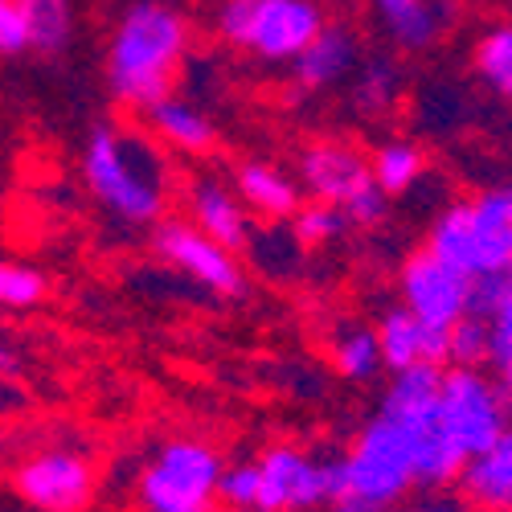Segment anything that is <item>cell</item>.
I'll use <instances>...</instances> for the list:
<instances>
[{"label":"cell","mask_w":512,"mask_h":512,"mask_svg":"<svg viewBox=\"0 0 512 512\" xmlns=\"http://www.w3.org/2000/svg\"><path fill=\"white\" fill-rule=\"evenodd\" d=\"M488 328H492V357H488V369L496 373V369L512 365V304L500 308V312L488 320Z\"/></svg>","instance_id":"4dcf8cb0"},{"label":"cell","mask_w":512,"mask_h":512,"mask_svg":"<svg viewBox=\"0 0 512 512\" xmlns=\"http://www.w3.org/2000/svg\"><path fill=\"white\" fill-rule=\"evenodd\" d=\"M472 66L496 99H512V21H496L476 37Z\"/></svg>","instance_id":"d4e9b609"},{"label":"cell","mask_w":512,"mask_h":512,"mask_svg":"<svg viewBox=\"0 0 512 512\" xmlns=\"http://www.w3.org/2000/svg\"><path fill=\"white\" fill-rule=\"evenodd\" d=\"M234 189L246 201V209L259 213L263 222H291L295 209L304 205L300 177H291L287 168L271 160H242L234 168Z\"/></svg>","instance_id":"ffe728a7"},{"label":"cell","mask_w":512,"mask_h":512,"mask_svg":"<svg viewBox=\"0 0 512 512\" xmlns=\"http://www.w3.org/2000/svg\"><path fill=\"white\" fill-rule=\"evenodd\" d=\"M345 467H349V496L361 500L369 512H386L418 488L410 435L386 414H373L353 435L345 451Z\"/></svg>","instance_id":"8992f818"},{"label":"cell","mask_w":512,"mask_h":512,"mask_svg":"<svg viewBox=\"0 0 512 512\" xmlns=\"http://www.w3.org/2000/svg\"><path fill=\"white\" fill-rule=\"evenodd\" d=\"M373 164V181L386 189L390 197H406L422 177H426V152L406 140V136H390V140H381L369 156Z\"/></svg>","instance_id":"7402d4cb"},{"label":"cell","mask_w":512,"mask_h":512,"mask_svg":"<svg viewBox=\"0 0 512 512\" xmlns=\"http://www.w3.org/2000/svg\"><path fill=\"white\" fill-rule=\"evenodd\" d=\"M369 13L398 50L422 54L455 25V0H369Z\"/></svg>","instance_id":"9a60e30c"},{"label":"cell","mask_w":512,"mask_h":512,"mask_svg":"<svg viewBox=\"0 0 512 512\" xmlns=\"http://www.w3.org/2000/svg\"><path fill=\"white\" fill-rule=\"evenodd\" d=\"M386 213H390V193L381 189L377 181H373V185H365V189L345 205V218H349L353 226H361V230L381 226V222H386Z\"/></svg>","instance_id":"f546056e"},{"label":"cell","mask_w":512,"mask_h":512,"mask_svg":"<svg viewBox=\"0 0 512 512\" xmlns=\"http://www.w3.org/2000/svg\"><path fill=\"white\" fill-rule=\"evenodd\" d=\"M304 193L345 209L365 185H373V164L353 140H312L295 164Z\"/></svg>","instance_id":"7c38bea8"},{"label":"cell","mask_w":512,"mask_h":512,"mask_svg":"<svg viewBox=\"0 0 512 512\" xmlns=\"http://www.w3.org/2000/svg\"><path fill=\"white\" fill-rule=\"evenodd\" d=\"M168 148L123 123H95L82 144V181L91 197L123 226H156L173 201Z\"/></svg>","instance_id":"7a4b0ae2"},{"label":"cell","mask_w":512,"mask_h":512,"mask_svg":"<svg viewBox=\"0 0 512 512\" xmlns=\"http://www.w3.org/2000/svg\"><path fill=\"white\" fill-rule=\"evenodd\" d=\"M25 373V353L13 345V340L5 336V332H0V377H21Z\"/></svg>","instance_id":"d6a6232c"},{"label":"cell","mask_w":512,"mask_h":512,"mask_svg":"<svg viewBox=\"0 0 512 512\" xmlns=\"http://www.w3.org/2000/svg\"><path fill=\"white\" fill-rule=\"evenodd\" d=\"M267 512H324L332 500L349 496V467L340 455H308L291 443H275L259 455Z\"/></svg>","instance_id":"52a82bcc"},{"label":"cell","mask_w":512,"mask_h":512,"mask_svg":"<svg viewBox=\"0 0 512 512\" xmlns=\"http://www.w3.org/2000/svg\"><path fill=\"white\" fill-rule=\"evenodd\" d=\"M324 25L328 13L320 0H218V13H213V33L226 46L271 66L295 62Z\"/></svg>","instance_id":"277c9868"},{"label":"cell","mask_w":512,"mask_h":512,"mask_svg":"<svg viewBox=\"0 0 512 512\" xmlns=\"http://www.w3.org/2000/svg\"><path fill=\"white\" fill-rule=\"evenodd\" d=\"M185 205H189V222H197L213 242L230 246L234 254L250 250V238H254L250 209H242L246 201L238 197L234 185L218 181L213 173H197L185 189Z\"/></svg>","instance_id":"5bb4252c"},{"label":"cell","mask_w":512,"mask_h":512,"mask_svg":"<svg viewBox=\"0 0 512 512\" xmlns=\"http://www.w3.org/2000/svg\"><path fill=\"white\" fill-rule=\"evenodd\" d=\"M250 512H267V508H250Z\"/></svg>","instance_id":"8d00e7d4"},{"label":"cell","mask_w":512,"mask_h":512,"mask_svg":"<svg viewBox=\"0 0 512 512\" xmlns=\"http://www.w3.org/2000/svg\"><path fill=\"white\" fill-rule=\"evenodd\" d=\"M455 488L472 512H512V426L463 463Z\"/></svg>","instance_id":"d6986e66"},{"label":"cell","mask_w":512,"mask_h":512,"mask_svg":"<svg viewBox=\"0 0 512 512\" xmlns=\"http://www.w3.org/2000/svg\"><path fill=\"white\" fill-rule=\"evenodd\" d=\"M328 357H332V369L345 381H357V386H365V381H373L386 369L377 328H365V324H340L328 336Z\"/></svg>","instance_id":"44dd1931"},{"label":"cell","mask_w":512,"mask_h":512,"mask_svg":"<svg viewBox=\"0 0 512 512\" xmlns=\"http://www.w3.org/2000/svg\"><path fill=\"white\" fill-rule=\"evenodd\" d=\"M398 295L426 324L451 328L467 316V304H472V275H463L459 267L443 263L435 250L422 246L398 267Z\"/></svg>","instance_id":"8fae6325"},{"label":"cell","mask_w":512,"mask_h":512,"mask_svg":"<svg viewBox=\"0 0 512 512\" xmlns=\"http://www.w3.org/2000/svg\"><path fill=\"white\" fill-rule=\"evenodd\" d=\"M226 463L201 439H168L136 476V512H213Z\"/></svg>","instance_id":"5b68a950"},{"label":"cell","mask_w":512,"mask_h":512,"mask_svg":"<svg viewBox=\"0 0 512 512\" xmlns=\"http://www.w3.org/2000/svg\"><path fill=\"white\" fill-rule=\"evenodd\" d=\"M50 291V279L29 263L0 259V312H33Z\"/></svg>","instance_id":"4316f807"},{"label":"cell","mask_w":512,"mask_h":512,"mask_svg":"<svg viewBox=\"0 0 512 512\" xmlns=\"http://www.w3.org/2000/svg\"><path fill=\"white\" fill-rule=\"evenodd\" d=\"M377 340H381V361L390 373L410 365H451V328L426 324L406 304L377 316Z\"/></svg>","instance_id":"4fadbf2b"},{"label":"cell","mask_w":512,"mask_h":512,"mask_svg":"<svg viewBox=\"0 0 512 512\" xmlns=\"http://www.w3.org/2000/svg\"><path fill=\"white\" fill-rule=\"evenodd\" d=\"M21 406H25V394L13 386V377H0V410L13 414V410H21Z\"/></svg>","instance_id":"836d02e7"},{"label":"cell","mask_w":512,"mask_h":512,"mask_svg":"<svg viewBox=\"0 0 512 512\" xmlns=\"http://www.w3.org/2000/svg\"><path fill=\"white\" fill-rule=\"evenodd\" d=\"M426 250L472 279L512 267V185H492L443 205L426 230Z\"/></svg>","instance_id":"3957f363"},{"label":"cell","mask_w":512,"mask_h":512,"mask_svg":"<svg viewBox=\"0 0 512 512\" xmlns=\"http://www.w3.org/2000/svg\"><path fill=\"white\" fill-rule=\"evenodd\" d=\"M218 500H222L230 512H250V508H259V500H263V472H259V459H250V463H230L226 472H222Z\"/></svg>","instance_id":"f1b7e54d"},{"label":"cell","mask_w":512,"mask_h":512,"mask_svg":"<svg viewBox=\"0 0 512 512\" xmlns=\"http://www.w3.org/2000/svg\"><path fill=\"white\" fill-rule=\"evenodd\" d=\"M447 365H410L390 373V386L381 390L377 414L394 418L406 435H422L439 426V390H443Z\"/></svg>","instance_id":"2e32d148"},{"label":"cell","mask_w":512,"mask_h":512,"mask_svg":"<svg viewBox=\"0 0 512 512\" xmlns=\"http://www.w3.org/2000/svg\"><path fill=\"white\" fill-rule=\"evenodd\" d=\"M17 5L29 21L33 54L58 58L70 50V41H74V5L70 0H17Z\"/></svg>","instance_id":"cb8c5ba5"},{"label":"cell","mask_w":512,"mask_h":512,"mask_svg":"<svg viewBox=\"0 0 512 512\" xmlns=\"http://www.w3.org/2000/svg\"><path fill=\"white\" fill-rule=\"evenodd\" d=\"M402 99V70L394 58L386 54H373L357 78H353V111L365 115V119H381V115H390Z\"/></svg>","instance_id":"603a6c76"},{"label":"cell","mask_w":512,"mask_h":512,"mask_svg":"<svg viewBox=\"0 0 512 512\" xmlns=\"http://www.w3.org/2000/svg\"><path fill=\"white\" fill-rule=\"evenodd\" d=\"M17 496L37 512H87L99 492L95 463L70 447H41L17 463Z\"/></svg>","instance_id":"30bf717a"},{"label":"cell","mask_w":512,"mask_h":512,"mask_svg":"<svg viewBox=\"0 0 512 512\" xmlns=\"http://www.w3.org/2000/svg\"><path fill=\"white\" fill-rule=\"evenodd\" d=\"M488 357H492V328L484 316L467 312L463 320L451 324V365L488 369Z\"/></svg>","instance_id":"83f0119b"},{"label":"cell","mask_w":512,"mask_h":512,"mask_svg":"<svg viewBox=\"0 0 512 512\" xmlns=\"http://www.w3.org/2000/svg\"><path fill=\"white\" fill-rule=\"evenodd\" d=\"M287 226L295 230V238L304 242V250H320V246H332L353 222L345 218V209H340V205H328V201H312L308 197L300 209H295V218Z\"/></svg>","instance_id":"484cf974"},{"label":"cell","mask_w":512,"mask_h":512,"mask_svg":"<svg viewBox=\"0 0 512 512\" xmlns=\"http://www.w3.org/2000/svg\"><path fill=\"white\" fill-rule=\"evenodd\" d=\"M324 512H369L361 500H353V496H345V500H332Z\"/></svg>","instance_id":"e575fe53"},{"label":"cell","mask_w":512,"mask_h":512,"mask_svg":"<svg viewBox=\"0 0 512 512\" xmlns=\"http://www.w3.org/2000/svg\"><path fill=\"white\" fill-rule=\"evenodd\" d=\"M144 123H148V132L177 156H209L218 148V123H213V115L177 91L152 103L144 111Z\"/></svg>","instance_id":"ac0fdd59"},{"label":"cell","mask_w":512,"mask_h":512,"mask_svg":"<svg viewBox=\"0 0 512 512\" xmlns=\"http://www.w3.org/2000/svg\"><path fill=\"white\" fill-rule=\"evenodd\" d=\"M386 512H467V504L463 500H455V496H443V492H426L422 500H402V504H394V508H386Z\"/></svg>","instance_id":"1f68e13d"},{"label":"cell","mask_w":512,"mask_h":512,"mask_svg":"<svg viewBox=\"0 0 512 512\" xmlns=\"http://www.w3.org/2000/svg\"><path fill=\"white\" fill-rule=\"evenodd\" d=\"M9 9H13V0H0V17H5Z\"/></svg>","instance_id":"d590c367"},{"label":"cell","mask_w":512,"mask_h":512,"mask_svg":"<svg viewBox=\"0 0 512 512\" xmlns=\"http://www.w3.org/2000/svg\"><path fill=\"white\" fill-rule=\"evenodd\" d=\"M152 250L160 263L181 271L189 283L205 287L209 295H222V300H242L246 295V271L238 254L222 242H213L189 218H160L152 226Z\"/></svg>","instance_id":"9c48e42d"},{"label":"cell","mask_w":512,"mask_h":512,"mask_svg":"<svg viewBox=\"0 0 512 512\" xmlns=\"http://www.w3.org/2000/svg\"><path fill=\"white\" fill-rule=\"evenodd\" d=\"M439 426L467 459L484 451L512 426V406L500 390V381L484 369L447 365L439 390Z\"/></svg>","instance_id":"ba28073f"},{"label":"cell","mask_w":512,"mask_h":512,"mask_svg":"<svg viewBox=\"0 0 512 512\" xmlns=\"http://www.w3.org/2000/svg\"><path fill=\"white\" fill-rule=\"evenodd\" d=\"M361 58V37L353 25H324L320 37L312 46L291 62V78H295V91L300 95H320L332 91L336 82H345L357 70Z\"/></svg>","instance_id":"e0dca14e"},{"label":"cell","mask_w":512,"mask_h":512,"mask_svg":"<svg viewBox=\"0 0 512 512\" xmlns=\"http://www.w3.org/2000/svg\"><path fill=\"white\" fill-rule=\"evenodd\" d=\"M193 50V21L168 0H132L107 41V91L127 111L168 99Z\"/></svg>","instance_id":"6da1fadb"}]
</instances>
